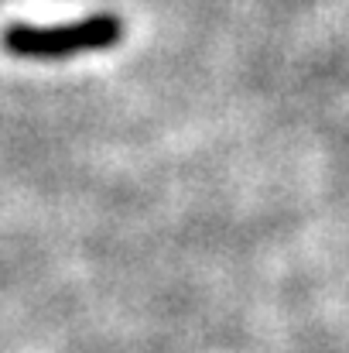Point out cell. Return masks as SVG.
<instances>
[{
    "label": "cell",
    "instance_id": "6da1fadb",
    "mask_svg": "<svg viewBox=\"0 0 349 353\" xmlns=\"http://www.w3.org/2000/svg\"><path fill=\"white\" fill-rule=\"evenodd\" d=\"M123 17L114 10L86 14L76 21H59V24H31V21H14L0 31V52L17 59V62H72L83 55H100L110 52L123 41Z\"/></svg>",
    "mask_w": 349,
    "mask_h": 353
}]
</instances>
